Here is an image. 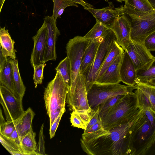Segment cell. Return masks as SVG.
Masks as SVG:
<instances>
[{"mask_svg":"<svg viewBox=\"0 0 155 155\" xmlns=\"http://www.w3.org/2000/svg\"><path fill=\"white\" fill-rule=\"evenodd\" d=\"M143 111L140 108L129 121L109 130L82 134V150L89 155H133L135 128Z\"/></svg>","mask_w":155,"mask_h":155,"instance_id":"cell-1","label":"cell"},{"mask_svg":"<svg viewBox=\"0 0 155 155\" xmlns=\"http://www.w3.org/2000/svg\"><path fill=\"white\" fill-rule=\"evenodd\" d=\"M69 87L58 71L45 88L44 99L49 118L50 127L60 114L65 111V104Z\"/></svg>","mask_w":155,"mask_h":155,"instance_id":"cell-2","label":"cell"},{"mask_svg":"<svg viewBox=\"0 0 155 155\" xmlns=\"http://www.w3.org/2000/svg\"><path fill=\"white\" fill-rule=\"evenodd\" d=\"M140 107L135 92L124 95L100 119L104 129L109 130L130 120Z\"/></svg>","mask_w":155,"mask_h":155,"instance_id":"cell-3","label":"cell"},{"mask_svg":"<svg viewBox=\"0 0 155 155\" xmlns=\"http://www.w3.org/2000/svg\"><path fill=\"white\" fill-rule=\"evenodd\" d=\"M155 143V113L143 110L136 125L133 155L147 154Z\"/></svg>","mask_w":155,"mask_h":155,"instance_id":"cell-4","label":"cell"},{"mask_svg":"<svg viewBox=\"0 0 155 155\" xmlns=\"http://www.w3.org/2000/svg\"><path fill=\"white\" fill-rule=\"evenodd\" d=\"M131 23V39L144 44L146 38L155 32V9L143 12L125 8Z\"/></svg>","mask_w":155,"mask_h":155,"instance_id":"cell-5","label":"cell"},{"mask_svg":"<svg viewBox=\"0 0 155 155\" xmlns=\"http://www.w3.org/2000/svg\"><path fill=\"white\" fill-rule=\"evenodd\" d=\"M137 89L136 85L131 86L120 84H101L94 83L87 91L89 107L92 111H95L100 104L110 98L132 93Z\"/></svg>","mask_w":155,"mask_h":155,"instance_id":"cell-6","label":"cell"},{"mask_svg":"<svg viewBox=\"0 0 155 155\" xmlns=\"http://www.w3.org/2000/svg\"><path fill=\"white\" fill-rule=\"evenodd\" d=\"M90 41L84 36L78 35L70 39L67 44V56L70 61L71 71V82L69 90L74 88L78 81L83 56Z\"/></svg>","mask_w":155,"mask_h":155,"instance_id":"cell-7","label":"cell"},{"mask_svg":"<svg viewBox=\"0 0 155 155\" xmlns=\"http://www.w3.org/2000/svg\"><path fill=\"white\" fill-rule=\"evenodd\" d=\"M115 40V35L110 29L99 45L93 63L84 76L87 91L95 82L100 69Z\"/></svg>","mask_w":155,"mask_h":155,"instance_id":"cell-8","label":"cell"},{"mask_svg":"<svg viewBox=\"0 0 155 155\" xmlns=\"http://www.w3.org/2000/svg\"><path fill=\"white\" fill-rule=\"evenodd\" d=\"M66 102L71 110L80 113L91 114L92 111L88 104L85 79L83 75L80 74L74 87L68 90Z\"/></svg>","mask_w":155,"mask_h":155,"instance_id":"cell-9","label":"cell"},{"mask_svg":"<svg viewBox=\"0 0 155 155\" xmlns=\"http://www.w3.org/2000/svg\"><path fill=\"white\" fill-rule=\"evenodd\" d=\"M124 50L127 52L132 60L137 72L148 70L155 59L144 44L138 43L131 39Z\"/></svg>","mask_w":155,"mask_h":155,"instance_id":"cell-10","label":"cell"},{"mask_svg":"<svg viewBox=\"0 0 155 155\" xmlns=\"http://www.w3.org/2000/svg\"><path fill=\"white\" fill-rule=\"evenodd\" d=\"M0 102L3 108L6 121H12L24 112L22 100L19 99L9 90L0 85Z\"/></svg>","mask_w":155,"mask_h":155,"instance_id":"cell-11","label":"cell"},{"mask_svg":"<svg viewBox=\"0 0 155 155\" xmlns=\"http://www.w3.org/2000/svg\"><path fill=\"white\" fill-rule=\"evenodd\" d=\"M108 5L107 7L101 9L89 7L84 9L88 11L93 15L96 22L111 29L117 18L126 13V9L123 5L118 8H115L111 2H109Z\"/></svg>","mask_w":155,"mask_h":155,"instance_id":"cell-12","label":"cell"},{"mask_svg":"<svg viewBox=\"0 0 155 155\" xmlns=\"http://www.w3.org/2000/svg\"><path fill=\"white\" fill-rule=\"evenodd\" d=\"M47 28L45 21L36 34L32 37L34 45L31 52L30 62L32 67L45 63L44 58L46 48Z\"/></svg>","mask_w":155,"mask_h":155,"instance_id":"cell-13","label":"cell"},{"mask_svg":"<svg viewBox=\"0 0 155 155\" xmlns=\"http://www.w3.org/2000/svg\"><path fill=\"white\" fill-rule=\"evenodd\" d=\"M111 29L117 43L124 50L131 41V29L130 21L126 13L117 18Z\"/></svg>","mask_w":155,"mask_h":155,"instance_id":"cell-14","label":"cell"},{"mask_svg":"<svg viewBox=\"0 0 155 155\" xmlns=\"http://www.w3.org/2000/svg\"><path fill=\"white\" fill-rule=\"evenodd\" d=\"M47 28V37L44 63L50 60H55L57 58L56 51V41L60 35L57 27L56 21L52 16H47L44 18Z\"/></svg>","mask_w":155,"mask_h":155,"instance_id":"cell-15","label":"cell"},{"mask_svg":"<svg viewBox=\"0 0 155 155\" xmlns=\"http://www.w3.org/2000/svg\"><path fill=\"white\" fill-rule=\"evenodd\" d=\"M35 115V113L30 107L24 111L15 120V129L8 137L20 145L22 138L32 130V123Z\"/></svg>","mask_w":155,"mask_h":155,"instance_id":"cell-16","label":"cell"},{"mask_svg":"<svg viewBox=\"0 0 155 155\" xmlns=\"http://www.w3.org/2000/svg\"><path fill=\"white\" fill-rule=\"evenodd\" d=\"M121 81L127 85L136 84L137 71L134 63L127 52L123 53L120 69Z\"/></svg>","mask_w":155,"mask_h":155,"instance_id":"cell-17","label":"cell"},{"mask_svg":"<svg viewBox=\"0 0 155 155\" xmlns=\"http://www.w3.org/2000/svg\"><path fill=\"white\" fill-rule=\"evenodd\" d=\"M123 54L120 55L94 83L101 84H119L121 82L120 69Z\"/></svg>","mask_w":155,"mask_h":155,"instance_id":"cell-18","label":"cell"},{"mask_svg":"<svg viewBox=\"0 0 155 155\" xmlns=\"http://www.w3.org/2000/svg\"><path fill=\"white\" fill-rule=\"evenodd\" d=\"M104 38L90 41L87 46L83 56L80 70V74L84 76L93 63L99 45Z\"/></svg>","mask_w":155,"mask_h":155,"instance_id":"cell-19","label":"cell"},{"mask_svg":"<svg viewBox=\"0 0 155 155\" xmlns=\"http://www.w3.org/2000/svg\"><path fill=\"white\" fill-rule=\"evenodd\" d=\"M0 51L4 56L16 59L14 41L12 40L5 27L1 28L0 30Z\"/></svg>","mask_w":155,"mask_h":155,"instance_id":"cell-20","label":"cell"},{"mask_svg":"<svg viewBox=\"0 0 155 155\" xmlns=\"http://www.w3.org/2000/svg\"><path fill=\"white\" fill-rule=\"evenodd\" d=\"M11 59L10 58H8L6 63L2 69H0V85L4 86L11 92L17 98L22 100L17 94L14 88Z\"/></svg>","mask_w":155,"mask_h":155,"instance_id":"cell-21","label":"cell"},{"mask_svg":"<svg viewBox=\"0 0 155 155\" xmlns=\"http://www.w3.org/2000/svg\"><path fill=\"white\" fill-rule=\"evenodd\" d=\"M124 50L119 45L116 40L113 41L98 72L96 80L99 79L102 75L107 68L115 61L120 55L124 53Z\"/></svg>","mask_w":155,"mask_h":155,"instance_id":"cell-22","label":"cell"},{"mask_svg":"<svg viewBox=\"0 0 155 155\" xmlns=\"http://www.w3.org/2000/svg\"><path fill=\"white\" fill-rule=\"evenodd\" d=\"M35 136V133L32 130L22 138L20 146L24 155H36Z\"/></svg>","mask_w":155,"mask_h":155,"instance_id":"cell-23","label":"cell"},{"mask_svg":"<svg viewBox=\"0 0 155 155\" xmlns=\"http://www.w3.org/2000/svg\"><path fill=\"white\" fill-rule=\"evenodd\" d=\"M11 62L12 67L13 81L15 90L17 94L22 99L25 93L26 87L20 76L18 60L11 59Z\"/></svg>","mask_w":155,"mask_h":155,"instance_id":"cell-24","label":"cell"},{"mask_svg":"<svg viewBox=\"0 0 155 155\" xmlns=\"http://www.w3.org/2000/svg\"><path fill=\"white\" fill-rule=\"evenodd\" d=\"M91 114L80 113L73 111L71 114L70 118L71 125L85 130L90 120Z\"/></svg>","mask_w":155,"mask_h":155,"instance_id":"cell-25","label":"cell"},{"mask_svg":"<svg viewBox=\"0 0 155 155\" xmlns=\"http://www.w3.org/2000/svg\"><path fill=\"white\" fill-rule=\"evenodd\" d=\"M55 69L56 71L59 72L65 82L70 87L71 82V71L68 58L66 56L62 60Z\"/></svg>","mask_w":155,"mask_h":155,"instance_id":"cell-26","label":"cell"},{"mask_svg":"<svg viewBox=\"0 0 155 155\" xmlns=\"http://www.w3.org/2000/svg\"><path fill=\"white\" fill-rule=\"evenodd\" d=\"M0 141L3 146L12 154L24 155L20 145L15 141L0 134Z\"/></svg>","mask_w":155,"mask_h":155,"instance_id":"cell-27","label":"cell"},{"mask_svg":"<svg viewBox=\"0 0 155 155\" xmlns=\"http://www.w3.org/2000/svg\"><path fill=\"white\" fill-rule=\"evenodd\" d=\"M110 29L96 22L92 28L84 36L90 41L100 39L104 37Z\"/></svg>","mask_w":155,"mask_h":155,"instance_id":"cell-28","label":"cell"},{"mask_svg":"<svg viewBox=\"0 0 155 155\" xmlns=\"http://www.w3.org/2000/svg\"><path fill=\"white\" fill-rule=\"evenodd\" d=\"M124 6L126 8L143 12H148L154 10L147 0H127Z\"/></svg>","mask_w":155,"mask_h":155,"instance_id":"cell-29","label":"cell"},{"mask_svg":"<svg viewBox=\"0 0 155 155\" xmlns=\"http://www.w3.org/2000/svg\"><path fill=\"white\" fill-rule=\"evenodd\" d=\"M53 18L55 21L57 19L60 17L63 13L64 9L67 7L71 6L78 7L77 4L68 0H53Z\"/></svg>","mask_w":155,"mask_h":155,"instance_id":"cell-30","label":"cell"},{"mask_svg":"<svg viewBox=\"0 0 155 155\" xmlns=\"http://www.w3.org/2000/svg\"><path fill=\"white\" fill-rule=\"evenodd\" d=\"M136 85L146 96L151 106L152 111L155 113V87L139 82H137Z\"/></svg>","mask_w":155,"mask_h":155,"instance_id":"cell-31","label":"cell"},{"mask_svg":"<svg viewBox=\"0 0 155 155\" xmlns=\"http://www.w3.org/2000/svg\"><path fill=\"white\" fill-rule=\"evenodd\" d=\"M124 95H119L112 97L100 104L99 114L100 119L107 114Z\"/></svg>","mask_w":155,"mask_h":155,"instance_id":"cell-32","label":"cell"},{"mask_svg":"<svg viewBox=\"0 0 155 155\" xmlns=\"http://www.w3.org/2000/svg\"><path fill=\"white\" fill-rule=\"evenodd\" d=\"M155 79V59L150 68L147 70L137 72V81L147 84Z\"/></svg>","mask_w":155,"mask_h":155,"instance_id":"cell-33","label":"cell"},{"mask_svg":"<svg viewBox=\"0 0 155 155\" xmlns=\"http://www.w3.org/2000/svg\"><path fill=\"white\" fill-rule=\"evenodd\" d=\"M15 121H5L4 118L0 119V134L9 137L15 128Z\"/></svg>","mask_w":155,"mask_h":155,"instance_id":"cell-34","label":"cell"},{"mask_svg":"<svg viewBox=\"0 0 155 155\" xmlns=\"http://www.w3.org/2000/svg\"><path fill=\"white\" fill-rule=\"evenodd\" d=\"M46 64L45 63L35 66L34 69L33 79L35 87L37 88L39 84H41L43 79L44 68Z\"/></svg>","mask_w":155,"mask_h":155,"instance_id":"cell-35","label":"cell"},{"mask_svg":"<svg viewBox=\"0 0 155 155\" xmlns=\"http://www.w3.org/2000/svg\"><path fill=\"white\" fill-rule=\"evenodd\" d=\"M44 124L41 127L39 134V140L36 150V155H46L45 152V140L43 134Z\"/></svg>","mask_w":155,"mask_h":155,"instance_id":"cell-36","label":"cell"},{"mask_svg":"<svg viewBox=\"0 0 155 155\" xmlns=\"http://www.w3.org/2000/svg\"><path fill=\"white\" fill-rule=\"evenodd\" d=\"M99 109V107L95 110L92 111L90 120L84 133L86 132L92 126L100 121Z\"/></svg>","mask_w":155,"mask_h":155,"instance_id":"cell-37","label":"cell"},{"mask_svg":"<svg viewBox=\"0 0 155 155\" xmlns=\"http://www.w3.org/2000/svg\"><path fill=\"white\" fill-rule=\"evenodd\" d=\"M144 43L146 48L150 51H155V32L146 38Z\"/></svg>","mask_w":155,"mask_h":155,"instance_id":"cell-38","label":"cell"},{"mask_svg":"<svg viewBox=\"0 0 155 155\" xmlns=\"http://www.w3.org/2000/svg\"><path fill=\"white\" fill-rule=\"evenodd\" d=\"M64 113V112L61 113L53 123L51 126L50 127L49 134L51 139L54 137L60 121Z\"/></svg>","mask_w":155,"mask_h":155,"instance_id":"cell-39","label":"cell"},{"mask_svg":"<svg viewBox=\"0 0 155 155\" xmlns=\"http://www.w3.org/2000/svg\"><path fill=\"white\" fill-rule=\"evenodd\" d=\"M101 121L92 126L86 132L83 133V134H89L95 133L103 128Z\"/></svg>","mask_w":155,"mask_h":155,"instance_id":"cell-40","label":"cell"},{"mask_svg":"<svg viewBox=\"0 0 155 155\" xmlns=\"http://www.w3.org/2000/svg\"><path fill=\"white\" fill-rule=\"evenodd\" d=\"M71 2L81 5L84 9L87 8H93V6L90 4L85 2L84 0H68Z\"/></svg>","mask_w":155,"mask_h":155,"instance_id":"cell-41","label":"cell"},{"mask_svg":"<svg viewBox=\"0 0 155 155\" xmlns=\"http://www.w3.org/2000/svg\"><path fill=\"white\" fill-rule=\"evenodd\" d=\"M8 57L4 56L2 52H0V69H2L7 62Z\"/></svg>","mask_w":155,"mask_h":155,"instance_id":"cell-42","label":"cell"},{"mask_svg":"<svg viewBox=\"0 0 155 155\" xmlns=\"http://www.w3.org/2000/svg\"><path fill=\"white\" fill-rule=\"evenodd\" d=\"M153 8L155 9V0H147Z\"/></svg>","mask_w":155,"mask_h":155,"instance_id":"cell-43","label":"cell"},{"mask_svg":"<svg viewBox=\"0 0 155 155\" xmlns=\"http://www.w3.org/2000/svg\"><path fill=\"white\" fill-rule=\"evenodd\" d=\"M144 84V83H143ZM155 87V79L152 80L146 84Z\"/></svg>","mask_w":155,"mask_h":155,"instance_id":"cell-44","label":"cell"},{"mask_svg":"<svg viewBox=\"0 0 155 155\" xmlns=\"http://www.w3.org/2000/svg\"><path fill=\"white\" fill-rule=\"evenodd\" d=\"M5 0H1V8H0V12L2 10V7H3V4L5 2Z\"/></svg>","mask_w":155,"mask_h":155,"instance_id":"cell-45","label":"cell"},{"mask_svg":"<svg viewBox=\"0 0 155 155\" xmlns=\"http://www.w3.org/2000/svg\"><path fill=\"white\" fill-rule=\"evenodd\" d=\"M117 2L121 3L122 2L124 1L125 3L127 2V0H116Z\"/></svg>","mask_w":155,"mask_h":155,"instance_id":"cell-46","label":"cell"},{"mask_svg":"<svg viewBox=\"0 0 155 155\" xmlns=\"http://www.w3.org/2000/svg\"><path fill=\"white\" fill-rule=\"evenodd\" d=\"M153 146H155V143L154 144L153 147Z\"/></svg>","mask_w":155,"mask_h":155,"instance_id":"cell-47","label":"cell"}]
</instances>
